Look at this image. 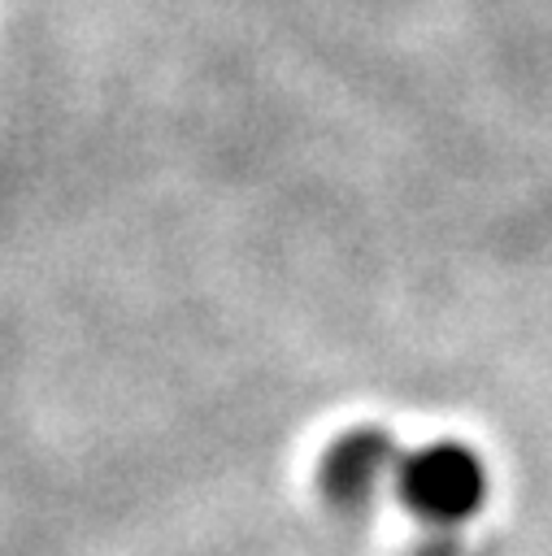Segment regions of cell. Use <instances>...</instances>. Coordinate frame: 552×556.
Returning <instances> with one entry per match:
<instances>
[{
  "label": "cell",
  "instance_id": "cell-2",
  "mask_svg": "<svg viewBox=\"0 0 552 556\" xmlns=\"http://www.w3.org/2000/svg\"><path fill=\"white\" fill-rule=\"evenodd\" d=\"M396 469V443L382 430H352L326 456L322 482L339 508H369Z\"/></svg>",
  "mask_w": 552,
  "mask_h": 556
},
{
  "label": "cell",
  "instance_id": "cell-1",
  "mask_svg": "<svg viewBox=\"0 0 552 556\" xmlns=\"http://www.w3.org/2000/svg\"><path fill=\"white\" fill-rule=\"evenodd\" d=\"M487 478L469 447L430 443L400 465V495L413 513L430 521H461L482 504Z\"/></svg>",
  "mask_w": 552,
  "mask_h": 556
}]
</instances>
